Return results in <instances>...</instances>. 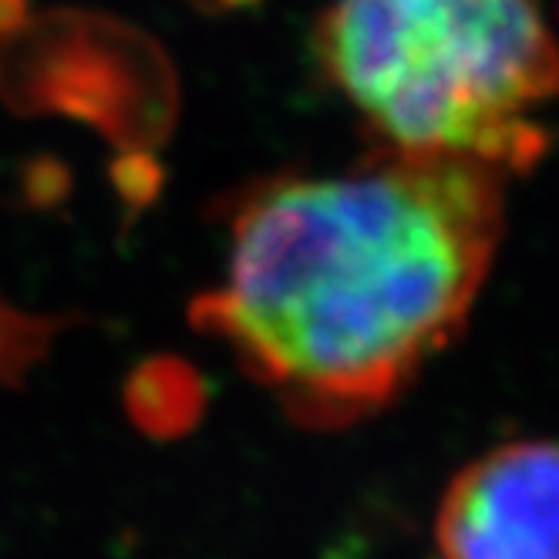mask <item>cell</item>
Wrapping results in <instances>:
<instances>
[{"label": "cell", "instance_id": "7a4b0ae2", "mask_svg": "<svg viewBox=\"0 0 559 559\" xmlns=\"http://www.w3.org/2000/svg\"><path fill=\"white\" fill-rule=\"evenodd\" d=\"M317 58L374 148L530 173L559 48L536 0H331Z\"/></svg>", "mask_w": 559, "mask_h": 559}, {"label": "cell", "instance_id": "9c48e42d", "mask_svg": "<svg viewBox=\"0 0 559 559\" xmlns=\"http://www.w3.org/2000/svg\"><path fill=\"white\" fill-rule=\"evenodd\" d=\"M192 4L203 11H239V8H253L257 0H192Z\"/></svg>", "mask_w": 559, "mask_h": 559}, {"label": "cell", "instance_id": "277c9868", "mask_svg": "<svg viewBox=\"0 0 559 559\" xmlns=\"http://www.w3.org/2000/svg\"><path fill=\"white\" fill-rule=\"evenodd\" d=\"M206 408V384L182 357H148L126 381V412L152 438H179Z\"/></svg>", "mask_w": 559, "mask_h": 559}, {"label": "cell", "instance_id": "6da1fadb", "mask_svg": "<svg viewBox=\"0 0 559 559\" xmlns=\"http://www.w3.org/2000/svg\"><path fill=\"white\" fill-rule=\"evenodd\" d=\"M506 176L374 148L331 176H276L229 226L226 284L192 324L310 428L391 408L465 328L506 233Z\"/></svg>", "mask_w": 559, "mask_h": 559}, {"label": "cell", "instance_id": "8992f818", "mask_svg": "<svg viewBox=\"0 0 559 559\" xmlns=\"http://www.w3.org/2000/svg\"><path fill=\"white\" fill-rule=\"evenodd\" d=\"M21 192L31 210H58L71 192V173L55 155H34L21 173Z\"/></svg>", "mask_w": 559, "mask_h": 559}, {"label": "cell", "instance_id": "5b68a950", "mask_svg": "<svg viewBox=\"0 0 559 559\" xmlns=\"http://www.w3.org/2000/svg\"><path fill=\"white\" fill-rule=\"evenodd\" d=\"M108 179H111V189L115 195L122 199L126 210L132 213H142L148 210L158 195H163V186H166V169L163 163L148 152V148H122L108 166Z\"/></svg>", "mask_w": 559, "mask_h": 559}, {"label": "cell", "instance_id": "52a82bcc", "mask_svg": "<svg viewBox=\"0 0 559 559\" xmlns=\"http://www.w3.org/2000/svg\"><path fill=\"white\" fill-rule=\"evenodd\" d=\"M34 341H41L34 334V321H24V317L0 307V374L14 365V357L31 354Z\"/></svg>", "mask_w": 559, "mask_h": 559}, {"label": "cell", "instance_id": "ba28073f", "mask_svg": "<svg viewBox=\"0 0 559 559\" xmlns=\"http://www.w3.org/2000/svg\"><path fill=\"white\" fill-rule=\"evenodd\" d=\"M27 0H0V37H14L27 27Z\"/></svg>", "mask_w": 559, "mask_h": 559}, {"label": "cell", "instance_id": "3957f363", "mask_svg": "<svg viewBox=\"0 0 559 559\" xmlns=\"http://www.w3.org/2000/svg\"><path fill=\"white\" fill-rule=\"evenodd\" d=\"M435 546L442 559H559V442L472 459L438 502Z\"/></svg>", "mask_w": 559, "mask_h": 559}]
</instances>
